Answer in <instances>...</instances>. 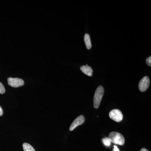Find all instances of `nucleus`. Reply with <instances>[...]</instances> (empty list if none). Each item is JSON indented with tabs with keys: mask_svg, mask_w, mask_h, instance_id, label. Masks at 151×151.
Listing matches in <instances>:
<instances>
[{
	"mask_svg": "<svg viewBox=\"0 0 151 151\" xmlns=\"http://www.w3.org/2000/svg\"><path fill=\"white\" fill-rule=\"evenodd\" d=\"M104 89L102 86L97 87L95 92L94 97V108H98L100 106V103L104 95Z\"/></svg>",
	"mask_w": 151,
	"mask_h": 151,
	"instance_id": "obj_1",
	"label": "nucleus"
},
{
	"mask_svg": "<svg viewBox=\"0 0 151 151\" xmlns=\"http://www.w3.org/2000/svg\"><path fill=\"white\" fill-rule=\"evenodd\" d=\"M111 142L116 145H123L125 143V139L123 135L117 132H112L109 134V137Z\"/></svg>",
	"mask_w": 151,
	"mask_h": 151,
	"instance_id": "obj_2",
	"label": "nucleus"
},
{
	"mask_svg": "<svg viewBox=\"0 0 151 151\" xmlns=\"http://www.w3.org/2000/svg\"><path fill=\"white\" fill-rule=\"evenodd\" d=\"M109 117L116 122H121L123 119L122 112L118 109H114L109 113Z\"/></svg>",
	"mask_w": 151,
	"mask_h": 151,
	"instance_id": "obj_3",
	"label": "nucleus"
},
{
	"mask_svg": "<svg viewBox=\"0 0 151 151\" xmlns=\"http://www.w3.org/2000/svg\"><path fill=\"white\" fill-rule=\"evenodd\" d=\"M8 82L9 85L15 88L23 86L24 83L23 79L17 78H12V77H9L8 78Z\"/></svg>",
	"mask_w": 151,
	"mask_h": 151,
	"instance_id": "obj_4",
	"label": "nucleus"
},
{
	"mask_svg": "<svg viewBox=\"0 0 151 151\" xmlns=\"http://www.w3.org/2000/svg\"><path fill=\"white\" fill-rule=\"evenodd\" d=\"M150 84V78L147 76H144L139 82V89L141 92H145L149 88Z\"/></svg>",
	"mask_w": 151,
	"mask_h": 151,
	"instance_id": "obj_5",
	"label": "nucleus"
},
{
	"mask_svg": "<svg viewBox=\"0 0 151 151\" xmlns=\"http://www.w3.org/2000/svg\"><path fill=\"white\" fill-rule=\"evenodd\" d=\"M85 117L83 115H80V116H78L74 120L73 123L70 125L69 130L70 131H73L76 127L79 126V125L83 124V123L85 122Z\"/></svg>",
	"mask_w": 151,
	"mask_h": 151,
	"instance_id": "obj_6",
	"label": "nucleus"
},
{
	"mask_svg": "<svg viewBox=\"0 0 151 151\" xmlns=\"http://www.w3.org/2000/svg\"><path fill=\"white\" fill-rule=\"evenodd\" d=\"M80 69L82 72L88 76H92L93 73V70L91 67L88 66L87 64L86 65H83L80 67Z\"/></svg>",
	"mask_w": 151,
	"mask_h": 151,
	"instance_id": "obj_7",
	"label": "nucleus"
},
{
	"mask_svg": "<svg viewBox=\"0 0 151 151\" xmlns=\"http://www.w3.org/2000/svg\"><path fill=\"white\" fill-rule=\"evenodd\" d=\"M84 41L86 48L88 50H90L92 47V43H91L90 36L88 34H86L84 35Z\"/></svg>",
	"mask_w": 151,
	"mask_h": 151,
	"instance_id": "obj_8",
	"label": "nucleus"
},
{
	"mask_svg": "<svg viewBox=\"0 0 151 151\" xmlns=\"http://www.w3.org/2000/svg\"><path fill=\"white\" fill-rule=\"evenodd\" d=\"M23 148L24 151H35L32 146L27 143H24L23 144Z\"/></svg>",
	"mask_w": 151,
	"mask_h": 151,
	"instance_id": "obj_9",
	"label": "nucleus"
},
{
	"mask_svg": "<svg viewBox=\"0 0 151 151\" xmlns=\"http://www.w3.org/2000/svg\"><path fill=\"white\" fill-rule=\"evenodd\" d=\"M102 141H103V142L105 146L109 147L111 145V142L109 138L105 137L103 138L102 139Z\"/></svg>",
	"mask_w": 151,
	"mask_h": 151,
	"instance_id": "obj_10",
	"label": "nucleus"
},
{
	"mask_svg": "<svg viewBox=\"0 0 151 151\" xmlns=\"http://www.w3.org/2000/svg\"><path fill=\"white\" fill-rule=\"evenodd\" d=\"M5 91L4 86L1 82H0V94H4L5 92Z\"/></svg>",
	"mask_w": 151,
	"mask_h": 151,
	"instance_id": "obj_11",
	"label": "nucleus"
},
{
	"mask_svg": "<svg viewBox=\"0 0 151 151\" xmlns=\"http://www.w3.org/2000/svg\"><path fill=\"white\" fill-rule=\"evenodd\" d=\"M146 63L147 64V65L150 67L151 66V56H150L149 57L147 58L146 60Z\"/></svg>",
	"mask_w": 151,
	"mask_h": 151,
	"instance_id": "obj_12",
	"label": "nucleus"
},
{
	"mask_svg": "<svg viewBox=\"0 0 151 151\" xmlns=\"http://www.w3.org/2000/svg\"><path fill=\"white\" fill-rule=\"evenodd\" d=\"M113 151H120V150L117 146L114 145V149H113Z\"/></svg>",
	"mask_w": 151,
	"mask_h": 151,
	"instance_id": "obj_13",
	"label": "nucleus"
},
{
	"mask_svg": "<svg viewBox=\"0 0 151 151\" xmlns=\"http://www.w3.org/2000/svg\"><path fill=\"white\" fill-rule=\"evenodd\" d=\"M3 114V110L1 107L0 106V116H2Z\"/></svg>",
	"mask_w": 151,
	"mask_h": 151,
	"instance_id": "obj_14",
	"label": "nucleus"
},
{
	"mask_svg": "<svg viewBox=\"0 0 151 151\" xmlns=\"http://www.w3.org/2000/svg\"><path fill=\"white\" fill-rule=\"evenodd\" d=\"M140 151H149L145 148H142L141 149Z\"/></svg>",
	"mask_w": 151,
	"mask_h": 151,
	"instance_id": "obj_15",
	"label": "nucleus"
}]
</instances>
